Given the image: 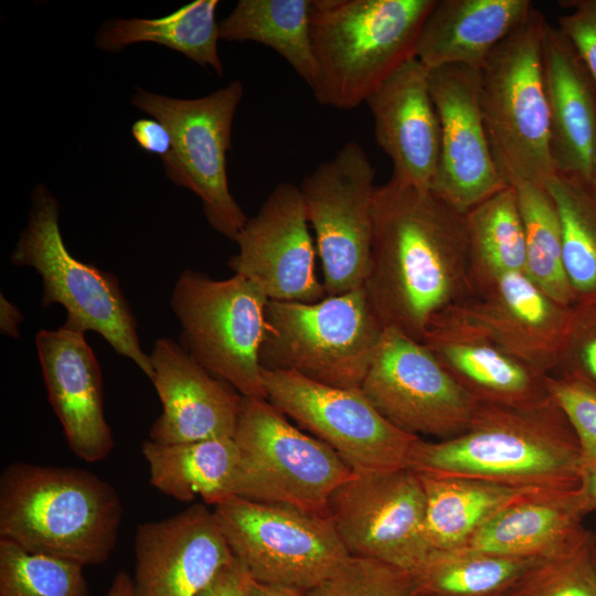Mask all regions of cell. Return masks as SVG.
Masks as SVG:
<instances>
[{"label":"cell","instance_id":"cell-28","mask_svg":"<svg viewBox=\"0 0 596 596\" xmlns=\"http://www.w3.org/2000/svg\"><path fill=\"white\" fill-rule=\"evenodd\" d=\"M141 453L148 462L150 483L178 501L201 497L215 505L232 496V481L238 461L233 437L190 443L160 444L149 438Z\"/></svg>","mask_w":596,"mask_h":596},{"label":"cell","instance_id":"cell-19","mask_svg":"<svg viewBox=\"0 0 596 596\" xmlns=\"http://www.w3.org/2000/svg\"><path fill=\"white\" fill-rule=\"evenodd\" d=\"M132 596H196L233 558L213 511L201 503L138 525Z\"/></svg>","mask_w":596,"mask_h":596},{"label":"cell","instance_id":"cell-36","mask_svg":"<svg viewBox=\"0 0 596 596\" xmlns=\"http://www.w3.org/2000/svg\"><path fill=\"white\" fill-rule=\"evenodd\" d=\"M510 596H596L590 531L576 546L542 560Z\"/></svg>","mask_w":596,"mask_h":596},{"label":"cell","instance_id":"cell-45","mask_svg":"<svg viewBox=\"0 0 596 596\" xmlns=\"http://www.w3.org/2000/svg\"><path fill=\"white\" fill-rule=\"evenodd\" d=\"M249 596H306V592L290 586L254 581L251 586Z\"/></svg>","mask_w":596,"mask_h":596},{"label":"cell","instance_id":"cell-9","mask_svg":"<svg viewBox=\"0 0 596 596\" xmlns=\"http://www.w3.org/2000/svg\"><path fill=\"white\" fill-rule=\"evenodd\" d=\"M268 300L255 283L237 274L213 279L185 269L172 288L170 307L180 324V345L244 397L267 400L259 349Z\"/></svg>","mask_w":596,"mask_h":596},{"label":"cell","instance_id":"cell-40","mask_svg":"<svg viewBox=\"0 0 596 596\" xmlns=\"http://www.w3.org/2000/svg\"><path fill=\"white\" fill-rule=\"evenodd\" d=\"M562 3L568 11L560 17L557 28L572 42L596 81V0Z\"/></svg>","mask_w":596,"mask_h":596},{"label":"cell","instance_id":"cell-34","mask_svg":"<svg viewBox=\"0 0 596 596\" xmlns=\"http://www.w3.org/2000/svg\"><path fill=\"white\" fill-rule=\"evenodd\" d=\"M514 188L525 232V273L551 298L573 306L563 267L561 223L553 198L545 187L521 183Z\"/></svg>","mask_w":596,"mask_h":596},{"label":"cell","instance_id":"cell-23","mask_svg":"<svg viewBox=\"0 0 596 596\" xmlns=\"http://www.w3.org/2000/svg\"><path fill=\"white\" fill-rule=\"evenodd\" d=\"M422 342L480 404L531 407L551 398L547 375L444 315Z\"/></svg>","mask_w":596,"mask_h":596},{"label":"cell","instance_id":"cell-27","mask_svg":"<svg viewBox=\"0 0 596 596\" xmlns=\"http://www.w3.org/2000/svg\"><path fill=\"white\" fill-rule=\"evenodd\" d=\"M418 476L426 494L425 538L430 552L464 547L497 512L529 494L550 490L467 478Z\"/></svg>","mask_w":596,"mask_h":596},{"label":"cell","instance_id":"cell-38","mask_svg":"<svg viewBox=\"0 0 596 596\" xmlns=\"http://www.w3.org/2000/svg\"><path fill=\"white\" fill-rule=\"evenodd\" d=\"M546 387L575 434L583 465L596 464V387L557 373L546 376Z\"/></svg>","mask_w":596,"mask_h":596},{"label":"cell","instance_id":"cell-39","mask_svg":"<svg viewBox=\"0 0 596 596\" xmlns=\"http://www.w3.org/2000/svg\"><path fill=\"white\" fill-rule=\"evenodd\" d=\"M554 373L596 387V299L572 306V315Z\"/></svg>","mask_w":596,"mask_h":596},{"label":"cell","instance_id":"cell-17","mask_svg":"<svg viewBox=\"0 0 596 596\" xmlns=\"http://www.w3.org/2000/svg\"><path fill=\"white\" fill-rule=\"evenodd\" d=\"M440 315L549 375L557 369L572 306L551 298L525 272H512Z\"/></svg>","mask_w":596,"mask_h":596},{"label":"cell","instance_id":"cell-15","mask_svg":"<svg viewBox=\"0 0 596 596\" xmlns=\"http://www.w3.org/2000/svg\"><path fill=\"white\" fill-rule=\"evenodd\" d=\"M426 494L409 468L354 473L328 500L324 515L351 556L415 571L430 550Z\"/></svg>","mask_w":596,"mask_h":596},{"label":"cell","instance_id":"cell-21","mask_svg":"<svg viewBox=\"0 0 596 596\" xmlns=\"http://www.w3.org/2000/svg\"><path fill=\"white\" fill-rule=\"evenodd\" d=\"M149 356L150 381L162 404L150 440L178 444L234 436L243 396L233 386L169 338L158 339Z\"/></svg>","mask_w":596,"mask_h":596},{"label":"cell","instance_id":"cell-13","mask_svg":"<svg viewBox=\"0 0 596 596\" xmlns=\"http://www.w3.org/2000/svg\"><path fill=\"white\" fill-rule=\"evenodd\" d=\"M375 172L362 146L347 142L304 178L300 191L327 296L363 286L371 257Z\"/></svg>","mask_w":596,"mask_h":596},{"label":"cell","instance_id":"cell-6","mask_svg":"<svg viewBox=\"0 0 596 596\" xmlns=\"http://www.w3.org/2000/svg\"><path fill=\"white\" fill-rule=\"evenodd\" d=\"M383 331L363 286L313 304L268 300L259 364L329 386L361 389Z\"/></svg>","mask_w":596,"mask_h":596},{"label":"cell","instance_id":"cell-22","mask_svg":"<svg viewBox=\"0 0 596 596\" xmlns=\"http://www.w3.org/2000/svg\"><path fill=\"white\" fill-rule=\"evenodd\" d=\"M365 103L375 140L392 161L391 179L432 189L440 159V125L429 70L417 57L407 61Z\"/></svg>","mask_w":596,"mask_h":596},{"label":"cell","instance_id":"cell-14","mask_svg":"<svg viewBox=\"0 0 596 596\" xmlns=\"http://www.w3.org/2000/svg\"><path fill=\"white\" fill-rule=\"evenodd\" d=\"M361 391L395 427L448 439L471 424L479 403L422 342L384 329Z\"/></svg>","mask_w":596,"mask_h":596},{"label":"cell","instance_id":"cell-7","mask_svg":"<svg viewBox=\"0 0 596 596\" xmlns=\"http://www.w3.org/2000/svg\"><path fill=\"white\" fill-rule=\"evenodd\" d=\"M58 213L57 200L45 185H36L26 226L10 262L35 269L43 285L41 306L61 305L66 311L64 326L98 333L150 380V356L141 348L136 318L117 277L71 255L61 234Z\"/></svg>","mask_w":596,"mask_h":596},{"label":"cell","instance_id":"cell-3","mask_svg":"<svg viewBox=\"0 0 596 596\" xmlns=\"http://www.w3.org/2000/svg\"><path fill=\"white\" fill-rule=\"evenodd\" d=\"M121 518L116 489L88 470L19 461L0 476V539L29 553L102 564Z\"/></svg>","mask_w":596,"mask_h":596},{"label":"cell","instance_id":"cell-47","mask_svg":"<svg viewBox=\"0 0 596 596\" xmlns=\"http://www.w3.org/2000/svg\"><path fill=\"white\" fill-rule=\"evenodd\" d=\"M590 556L596 570V524L593 531H590Z\"/></svg>","mask_w":596,"mask_h":596},{"label":"cell","instance_id":"cell-1","mask_svg":"<svg viewBox=\"0 0 596 596\" xmlns=\"http://www.w3.org/2000/svg\"><path fill=\"white\" fill-rule=\"evenodd\" d=\"M363 289L384 329L423 341L438 315L473 294L465 214L428 188L376 187Z\"/></svg>","mask_w":596,"mask_h":596},{"label":"cell","instance_id":"cell-16","mask_svg":"<svg viewBox=\"0 0 596 596\" xmlns=\"http://www.w3.org/2000/svg\"><path fill=\"white\" fill-rule=\"evenodd\" d=\"M300 188L278 183L236 237L228 260L269 300L313 304L327 297L316 275L315 247Z\"/></svg>","mask_w":596,"mask_h":596},{"label":"cell","instance_id":"cell-2","mask_svg":"<svg viewBox=\"0 0 596 596\" xmlns=\"http://www.w3.org/2000/svg\"><path fill=\"white\" fill-rule=\"evenodd\" d=\"M582 466L575 434L552 398L531 407L479 403L464 433L437 441L418 438L408 461L422 476L550 490L576 488Z\"/></svg>","mask_w":596,"mask_h":596},{"label":"cell","instance_id":"cell-29","mask_svg":"<svg viewBox=\"0 0 596 596\" xmlns=\"http://www.w3.org/2000/svg\"><path fill=\"white\" fill-rule=\"evenodd\" d=\"M542 560L471 550L432 551L411 572L413 596H510Z\"/></svg>","mask_w":596,"mask_h":596},{"label":"cell","instance_id":"cell-12","mask_svg":"<svg viewBox=\"0 0 596 596\" xmlns=\"http://www.w3.org/2000/svg\"><path fill=\"white\" fill-rule=\"evenodd\" d=\"M267 400L330 446L354 473L408 468L421 438L391 424L361 389H341L299 374L262 369Z\"/></svg>","mask_w":596,"mask_h":596},{"label":"cell","instance_id":"cell-41","mask_svg":"<svg viewBox=\"0 0 596 596\" xmlns=\"http://www.w3.org/2000/svg\"><path fill=\"white\" fill-rule=\"evenodd\" d=\"M254 579L233 556L196 596H249Z\"/></svg>","mask_w":596,"mask_h":596},{"label":"cell","instance_id":"cell-11","mask_svg":"<svg viewBox=\"0 0 596 596\" xmlns=\"http://www.w3.org/2000/svg\"><path fill=\"white\" fill-rule=\"evenodd\" d=\"M213 514L233 556L259 583L308 592L350 556L324 514L237 496Z\"/></svg>","mask_w":596,"mask_h":596},{"label":"cell","instance_id":"cell-46","mask_svg":"<svg viewBox=\"0 0 596 596\" xmlns=\"http://www.w3.org/2000/svg\"><path fill=\"white\" fill-rule=\"evenodd\" d=\"M105 596H132V578L125 571L118 572Z\"/></svg>","mask_w":596,"mask_h":596},{"label":"cell","instance_id":"cell-26","mask_svg":"<svg viewBox=\"0 0 596 596\" xmlns=\"http://www.w3.org/2000/svg\"><path fill=\"white\" fill-rule=\"evenodd\" d=\"M533 8L530 0H436L423 25L416 57L428 70L447 65L480 70Z\"/></svg>","mask_w":596,"mask_h":596},{"label":"cell","instance_id":"cell-42","mask_svg":"<svg viewBox=\"0 0 596 596\" xmlns=\"http://www.w3.org/2000/svg\"><path fill=\"white\" fill-rule=\"evenodd\" d=\"M131 134L137 145L147 152L167 156L172 147L169 129L157 119H139L132 124Z\"/></svg>","mask_w":596,"mask_h":596},{"label":"cell","instance_id":"cell-8","mask_svg":"<svg viewBox=\"0 0 596 596\" xmlns=\"http://www.w3.org/2000/svg\"><path fill=\"white\" fill-rule=\"evenodd\" d=\"M232 496L324 514L333 491L354 476L320 439L290 424L266 398L244 397L234 433Z\"/></svg>","mask_w":596,"mask_h":596},{"label":"cell","instance_id":"cell-33","mask_svg":"<svg viewBox=\"0 0 596 596\" xmlns=\"http://www.w3.org/2000/svg\"><path fill=\"white\" fill-rule=\"evenodd\" d=\"M547 190L562 230L564 273L574 304L596 299V190L590 180L556 173Z\"/></svg>","mask_w":596,"mask_h":596},{"label":"cell","instance_id":"cell-31","mask_svg":"<svg viewBox=\"0 0 596 596\" xmlns=\"http://www.w3.org/2000/svg\"><path fill=\"white\" fill-rule=\"evenodd\" d=\"M309 8L310 0H240L219 23L220 39L253 41L273 49L312 88L318 68Z\"/></svg>","mask_w":596,"mask_h":596},{"label":"cell","instance_id":"cell-4","mask_svg":"<svg viewBox=\"0 0 596 596\" xmlns=\"http://www.w3.org/2000/svg\"><path fill=\"white\" fill-rule=\"evenodd\" d=\"M436 0H310V39L323 106L350 110L416 57Z\"/></svg>","mask_w":596,"mask_h":596},{"label":"cell","instance_id":"cell-32","mask_svg":"<svg viewBox=\"0 0 596 596\" xmlns=\"http://www.w3.org/2000/svg\"><path fill=\"white\" fill-rule=\"evenodd\" d=\"M473 291L526 269L524 225L514 187L508 185L465 213Z\"/></svg>","mask_w":596,"mask_h":596},{"label":"cell","instance_id":"cell-43","mask_svg":"<svg viewBox=\"0 0 596 596\" xmlns=\"http://www.w3.org/2000/svg\"><path fill=\"white\" fill-rule=\"evenodd\" d=\"M577 492L583 513L596 511V464L582 466Z\"/></svg>","mask_w":596,"mask_h":596},{"label":"cell","instance_id":"cell-24","mask_svg":"<svg viewBox=\"0 0 596 596\" xmlns=\"http://www.w3.org/2000/svg\"><path fill=\"white\" fill-rule=\"evenodd\" d=\"M543 71L555 172L589 180L596 145V81L572 42L550 23L543 39Z\"/></svg>","mask_w":596,"mask_h":596},{"label":"cell","instance_id":"cell-10","mask_svg":"<svg viewBox=\"0 0 596 596\" xmlns=\"http://www.w3.org/2000/svg\"><path fill=\"white\" fill-rule=\"evenodd\" d=\"M243 94V84L233 81L194 99L141 88L131 97L138 109L162 123L171 134V150L161 158L166 175L175 185L195 193L209 224L232 241L248 220L230 191L226 171L232 125Z\"/></svg>","mask_w":596,"mask_h":596},{"label":"cell","instance_id":"cell-25","mask_svg":"<svg viewBox=\"0 0 596 596\" xmlns=\"http://www.w3.org/2000/svg\"><path fill=\"white\" fill-rule=\"evenodd\" d=\"M577 487L529 494L497 512L459 550L550 558L587 538Z\"/></svg>","mask_w":596,"mask_h":596},{"label":"cell","instance_id":"cell-30","mask_svg":"<svg viewBox=\"0 0 596 596\" xmlns=\"http://www.w3.org/2000/svg\"><path fill=\"white\" fill-rule=\"evenodd\" d=\"M217 6V0H196L157 19H116L103 25L96 45L104 51L117 52L135 43L161 44L201 66H211L222 77L215 20Z\"/></svg>","mask_w":596,"mask_h":596},{"label":"cell","instance_id":"cell-5","mask_svg":"<svg viewBox=\"0 0 596 596\" xmlns=\"http://www.w3.org/2000/svg\"><path fill=\"white\" fill-rule=\"evenodd\" d=\"M547 21L533 8L480 68V105L496 168L507 185L547 187L556 172L543 71Z\"/></svg>","mask_w":596,"mask_h":596},{"label":"cell","instance_id":"cell-44","mask_svg":"<svg viewBox=\"0 0 596 596\" xmlns=\"http://www.w3.org/2000/svg\"><path fill=\"white\" fill-rule=\"evenodd\" d=\"M23 316L15 305L10 302L3 294L0 296V331L2 334L19 338L20 324Z\"/></svg>","mask_w":596,"mask_h":596},{"label":"cell","instance_id":"cell-18","mask_svg":"<svg viewBox=\"0 0 596 596\" xmlns=\"http://www.w3.org/2000/svg\"><path fill=\"white\" fill-rule=\"evenodd\" d=\"M440 125V159L432 190L465 214L508 187L489 146L481 105L480 70L447 65L429 70Z\"/></svg>","mask_w":596,"mask_h":596},{"label":"cell","instance_id":"cell-20","mask_svg":"<svg viewBox=\"0 0 596 596\" xmlns=\"http://www.w3.org/2000/svg\"><path fill=\"white\" fill-rule=\"evenodd\" d=\"M35 347L50 404L72 453L87 462L114 448L105 417L103 376L97 358L77 329H41Z\"/></svg>","mask_w":596,"mask_h":596},{"label":"cell","instance_id":"cell-37","mask_svg":"<svg viewBox=\"0 0 596 596\" xmlns=\"http://www.w3.org/2000/svg\"><path fill=\"white\" fill-rule=\"evenodd\" d=\"M306 596H413L412 576L391 564L350 555Z\"/></svg>","mask_w":596,"mask_h":596},{"label":"cell","instance_id":"cell-48","mask_svg":"<svg viewBox=\"0 0 596 596\" xmlns=\"http://www.w3.org/2000/svg\"><path fill=\"white\" fill-rule=\"evenodd\" d=\"M589 180L594 189L596 190V145H595V150H594V156H593L592 173H590Z\"/></svg>","mask_w":596,"mask_h":596},{"label":"cell","instance_id":"cell-35","mask_svg":"<svg viewBox=\"0 0 596 596\" xmlns=\"http://www.w3.org/2000/svg\"><path fill=\"white\" fill-rule=\"evenodd\" d=\"M83 567L0 539V596H87Z\"/></svg>","mask_w":596,"mask_h":596}]
</instances>
